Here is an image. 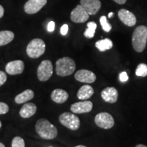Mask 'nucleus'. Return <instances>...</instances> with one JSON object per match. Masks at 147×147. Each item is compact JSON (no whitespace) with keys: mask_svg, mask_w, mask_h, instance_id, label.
<instances>
[{"mask_svg":"<svg viewBox=\"0 0 147 147\" xmlns=\"http://www.w3.org/2000/svg\"><path fill=\"white\" fill-rule=\"evenodd\" d=\"M34 97V93L32 90L27 89L24 91L23 93H20L15 97V102L18 104H24L28 101L32 100Z\"/></svg>","mask_w":147,"mask_h":147,"instance_id":"6ab92c4d","label":"nucleus"},{"mask_svg":"<svg viewBox=\"0 0 147 147\" xmlns=\"http://www.w3.org/2000/svg\"><path fill=\"white\" fill-rule=\"evenodd\" d=\"M25 64L21 60H15L9 62L5 65V71L10 75H18L23 73Z\"/></svg>","mask_w":147,"mask_h":147,"instance_id":"ddd939ff","label":"nucleus"},{"mask_svg":"<svg viewBox=\"0 0 147 147\" xmlns=\"http://www.w3.org/2000/svg\"><path fill=\"white\" fill-rule=\"evenodd\" d=\"M59 119L61 123L63 126L66 127L69 129L74 130V131L78 129L80 126V119L77 116L72 113H62L59 117Z\"/></svg>","mask_w":147,"mask_h":147,"instance_id":"39448f33","label":"nucleus"},{"mask_svg":"<svg viewBox=\"0 0 147 147\" xmlns=\"http://www.w3.org/2000/svg\"><path fill=\"white\" fill-rule=\"evenodd\" d=\"M14 34L10 31L0 32V47L6 45L14 40Z\"/></svg>","mask_w":147,"mask_h":147,"instance_id":"aec40b11","label":"nucleus"},{"mask_svg":"<svg viewBox=\"0 0 147 147\" xmlns=\"http://www.w3.org/2000/svg\"><path fill=\"white\" fill-rule=\"evenodd\" d=\"M147 42V27L140 25L135 29L132 35V46L138 53H142L146 48Z\"/></svg>","mask_w":147,"mask_h":147,"instance_id":"f03ea898","label":"nucleus"},{"mask_svg":"<svg viewBox=\"0 0 147 147\" xmlns=\"http://www.w3.org/2000/svg\"><path fill=\"white\" fill-rule=\"evenodd\" d=\"M136 75L139 77L147 76V65L145 63H140L137 66L136 69Z\"/></svg>","mask_w":147,"mask_h":147,"instance_id":"5701e85b","label":"nucleus"},{"mask_svg":"<svg viewBox=\"0 0 147 147\" xmlns=\"http://www.w3.org/2000/svg\"><path fill=\"white\" fill-rule=\"evenodd\" d=\"M75 147H87V146H83V145H78V146H75Z\"/></svg>","mask_w":147,"mask_h":147,"instance_id":"c9c22d12","label":"nucleus"},{"mask_svg":"<svg viewBox=\"0 0 147 147\" xmlns=\"http://www.w3.org/2000/svg\"><path fill=\"white\" fill-rule=\"evenodd\" d=\"M74 78L79 82L93 83L96 80V76L93 71L87 69H80L75 73Z\"/></svg>","mask_w":147,"mask_h":147,"instance_id":"9b49d317","label":"nucleus"},{"mask_svg":"<svg viewBox=\"0 0 147 147\" xmlns=\"http://www.w3.org/2000/svg\"><path fill=\"white\" fill-rule=\"evenodd\" d=\"M113 15H114L113 12H110V13L108 14V17H109V18H112V17H113Z\"/></svg>","mask_w":147,"mask_h":147,"instance_id":"72a5a7b5","label":"nucleus"},{"mask_svg":"<svg viewBox=\"0 0 147 147\" xmlns=\"http://www.w3.org/2000/svg\"><path fill=\"white\" fill-rule=\"evenodd\" d=\"M70 18L74 23H82L89 19V14L81 5H78L71 12Z\"/></svg>","mask_w":147,"mask_h":147,"instance_id":"6e6552de","label":"nucleus"},{"mask_svg":"<svg viewBox=\"0 0 147 147\" xmlns=\"http://www.w3.org/2000/svg\"><path fill=\"white\" fill-rule=\"evenodd\" d=\"M37 111V106L34 103H27L21 108L19 115L24 119L29 118L34 116Z\"/></svg>","mask_w":147,"mask_h":147,"instance_id":"f3484780","label":"nucleus"},{"mask_svg":"<svg viewBox=\"0 0 147 147\" xmlns=\"http://www.w3.org/2000/svg\"><path fill=\"white\" fill-rule=\"evenodd\" d=\"M80 2L89 15L96 14L102 6L100 0H80Z\"/></svg>","mask_w":147,"mask_h":147,"instance_id":"9d476101","label":"nucleus"},{"mask_svg":"<svg viewBox=\"0 0 147 147\" xmlns=\"http://www.w3.org/2000/svg\"><path fill=\"white\" fill-rule=\"evenodd\" d=\"M119 19L128 27H133L136 23V18L132 12L125 9H121L118 12Z\"/></svg>","mask_w":147,"mask_h":147,"instance_id":"4468645a","label":"nucleus"},{"mask_svg":"<svg viewBox=\"0 0 147 147\" xmlns=\"http://www.w3.org/2000/svg\"><path fill=\"white\" fill-rule=\"evenodd\" d=\"M36 131L43 139L52 140L57 136V129L52 123L45 119H40L36 122Z\"/></svg>","mask_w":147,"mask_h":147,"instance_id":"f257e3e1","label":"nucleus"},{"mask_svg":"<svg viewBox=\"0 0 147 147\" xmlns=\"http://www.w3.org/2000/svg\"><path fill=\"white\" fill-rule=\"evenodd\" d=\"M93 109V103L91 101H82L76 102L71 106L70 110L74 114L87 113Z\"/></svg>","mask_w":147,"mask_h":147,"instance_id":"f8f14e48","label":"nucleus"},{"mask_svg":"<svg viewBox=\"0 0 147 147\" xmlns=\"http://www.w3.org/2000/svg\"><path fill=\"white\" fill-rule=\"evenodd\" d=\"M46 45L40 38H35L28 44L27 47V54L30 58L36 59L42 56L45 52Z\"/></svg>","mask_w":147,"mask_h":147,"instance_id":"20e7f679","label":"nucleus"},{"mask_svg":"<svg viewBox=\"0 0 147 147\" xmlns=\"http://www.w3.org/2000/svg\"><path fill=\"white\" fill-rule=\"evenodd\" d=\"M93 93H94V90L93 87L89 84H85V85L82 86L78 90L77 93V97L79 100H85L91 97Z\"/></svg>","mask_w":147,"mask_h":147,"instance_id":"a211bd4d","label":"nucleus"},{"mask_svg":"<svg viewBox=\"0 0 147 147\" xmlns=\"http://www.w3.org/2000/svg\"><path fill=\"white\" fill-rule=\"evenodd\" d=\"M53 73V64L50 60H45L41 62L37 70V76L39 80L47 81L52 76Z\"/></svg>","mask_w":147,"mask_h":147,"instance_id":"423d86ee","label":"nucleus"},{"mask_svg":"<svg viewBox=\"0 0 147 147\" xmlns=\"http://www.w3.org/2000/svg\"><path fill=\"white\" fill-rule=\"evenodd\" d=\"M3 14H4V8L2 5H0V18L3 17Z\"/></svg>","mask_w":147,"mask_h":147,"instance_id":"7c9ffc66","label":"nucleus"},{"mask_svg":"<svg viewBox=\"0 0 147 147\" xmlns=\"http://www.w3.org/2000/svg\"><path fill=\"white\" fill-rule=\"evenodd\" d=\"M136 147H147V146H145V145H144V144H140L136 145Z\"/></svg>","mask_w":147,"mask_h":147,"instance_id":"473e14b6","label":"nucleus"},{"mask_svg":"<svg viewBox=\"0 0 147 147\" xmlns=\"http://www.w3.org/2000/svg\"><path fill=\"white\" fill-rule=\"evenodd\" d=\"M100 22L101 25H102V29L106 32H110L112 29V25L108 23L107 21V18L105 16H102L100 17Z\"/></svg>","mask_w":147,"mask_h":147,"instance_id":"b1692460","label":"nucleus"},{"mask_svg":"<svg viewBox=\"0 0 147 147\" xmlns=\"http://www.w3.org/2000/svg\"><path fill=\"white\" fill-rule=\"evenodd\" d=\"M25 144L24 140L21 137H14L12 141V147H25Z\"/></svg>","mask_w":147,"mask_h":147,"instance_id":"393cba45","label":"nucleus"},{"mask_svg":"<svg viewBox=\"0 0 147 147\" xmlns=\"http://www.w3.org/2000/svg\"><path fill=\"white\" fill-rule=\"evenodd\" d=\"M114 1L118 4H124V3H126L127 0H114Z\"/></svg>","mask_w":147,"mask_h":147,"instance_id":"2f4dec72","label":"nucleus"},{"mask_svg":"<svg viewBox=\"0 0 147 147\" xmlns=\"http://www.w3.org/2000/svg\"><path fill=\"white\" fill-rule=\"evenodd\" d=\"M101 96L106 102L115 104L118 100L119 93L115 87H106L102 91Z\"/></svg>","mask_w":147,"mask_h":147,"instance_id":"2eb2a0df","label":"nucleus"},{"mask_svg":"<svg viewBox=\"0 0 147 147\" xmlns=\"http://www.w3.org/2000/svg\"><path fill=\"white\" fill-rule=\"evenodd\" d=\"M9 111V106L5 103L0 102V115H5Z\"/></svg>","mask_w":147,"mask_h":147,"instance_id":"a878e982","label":"nucleus"},{"mask_svg":"<svg viewBox=\"0 0 147 147\" xmlns=\"http://www.w3.org/2000/svg\"><path fill=\"white\" fill-rule=\"evenodd\" d=\"M95 123L99 127L106 129L112 128L115 125V121L113 116L108 113L97 114L95 117Z\"/></svg>","mask_w":147,"mask_h":147,"instance_id":"0eeeda50","label":"nucleus"},{"mask_svg":"<svg viewBox=\"0 0 147 147\" xmlns=\"http://www.w3.org/2000/svg\"><path fill=\"white\" fill-rule=\"evenodd\" d=\"M7 80V75L4 71H0V87L5 83Z\"/></svg>","mask_w":147,"mask_h":147,"instance_id":"bb28decb","label":"nucleus"},{"mask_svg":"<svg viewBox=\"0 0 147 147\" xmlns=\"http://www.w3.org/2000/svg\"><path fill=\"white\" fill-rule=\"evenodd\" d=\"M97 28V24L95 22H89L87 23V29L84 33V36L87 38H93L95 36V30Z\"/></svg>","mask_w":147,"mask_h":147,"instance_id":"4be33fe9","label":"nucleus"},{"mask_svg":"<svg viewBox=\"0 0 147 147\" xmlns=\"http://www.w3.org/2000/svg\"><path fill=\"white\" fill-rule=\"evenodd\" d=\"M0 147H5V145L3 144V143L0 142Z\"/></svg>","mask_w":147,"mask_h":147,"instance_id":"f704fd0d","label":"nucleus"},{"mask_svg":"<svg viewBox=\"0 0 147 147\" xmlns=\"http://www.w3.org/2000/svg\"><path fill=\"white\" fill-rule=\"evenodd\" d=\"M47 0H29L24 5V10L27 14L37 13L47 4Z\"/></svg>","mask_w":147,"mask_h":147,"instance_id":"1a4fd4ad","label":"nucleus"},{"mask_svg":"<svg viewBox=\"0 0 147 147\" xmlns=\"http://www.w3.org/2000/svg\"><path fill=\"white\" fill-rule=\"evenodd\" d=\"M1 125H2V124H1V121H0V128L1 127Z\"/></svg>","mask_w":147,"mask_h":147,"instance_id":"e433bc0d","label":"nucleus"},{"mask_svg":"<svg viewBox=\"0 0 147 147\" xmlns=\"http://www.w3.org/2000/svg\"><path fill=\"white\" fill-rule=\"evenodd\" d=\"M61 34L63 36H65L66 34H67V32H68V25L67 24H65L63 26L61 27Z\"/></svg>","mask_w":147,"mask_h":147,"instance_id":"c85d7f7f","label":"nucleus"},{"mask_svg":"<svg viewBox=\"0 0 147 147\" xmlns=\"http://www.w3.org/2000/svg\"><path fill=\"white\" fill-rule=\"evenodd\" d=\"M51 99L57 104H63L67 100L69 95L67 91L61 89H57L53 91L51 95Z\"/></svg>","mask_w":147,"mask_h":147,"instance_id":"dca6fc26","label":"nucleus"},{"mask_svg":"<svg viewBox=\"0 0 147 147\" xmlns=\"http://www.w3.org/2000/svg\"><path fill=\"white\" fill-rule=\"evenodd\" d=\"M95 47L101 52L110 50L113 47V43L111 40L106 38V39L100 40L95 43Z\"/></svg>","mask_w":147,"mask_h":147,"instance_id":"412c9836","label":"nucleus"},{"mask_svg":"<svg viewBox=\"0 0 147 147\" xmlns=\"http://www.w3.org/2000/svg\"><path fill=\"white\" fill-rule=\"evenodd\" d=\"M129 79V76H127V74L126 71H123L119 74V80H121V82H127Z\"/></svg>","mask_w":147,"mask_h":147,"instance_id":"cd10ccee","label":"nucleus"},{"mask_svg":"<svg viewBox=\"0 0 147 147\" xmlns=\"http://www.w3.org/2000/svg\"><path fill=\"white\" fill-rule=\"evenodd\" d=\"M55 24L54 21H51L49 22V23L48 24V31L49 32H53L55 29Z\"/></svg>","mask_w":147,"mask_h":147,"instance_id":"c756f323","label":"nucleus"},{"mask_svg":"<svg viewBox=\"0 0 147 147\" xmlns=\"http://www.w3.org/2000/svg\"><path fill=\"white\" fill-rule=\"evenodd\" d=\"M76 69V63L72 59L65 57L56 62V73L58 76L64 77L71 75Z\"/></svg>","mask_w":147,"mask_h":147,"instance_id":"7ed1b4c3","label":"nucleus"}]
</instances>
